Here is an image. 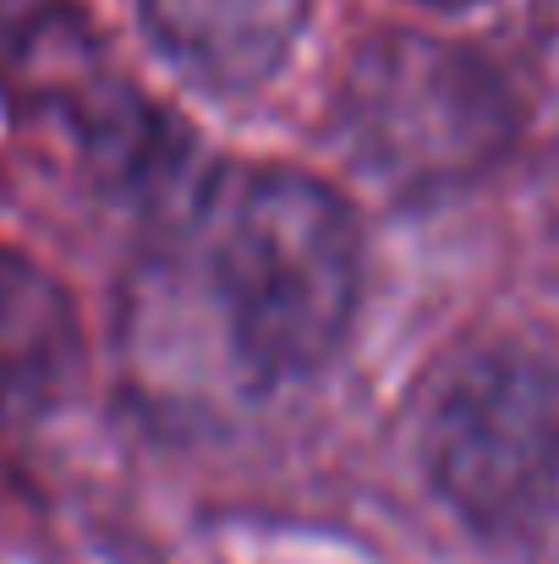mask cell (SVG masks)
<instances>
[{"instance_id":"6da1fadb","label":"cell","mask_w":559,"mask_h":564,"mask_svg":"<svg viewBox=\"0 0 559 564\" xmlns=\"http://www.w3.org/2000/svg\"><path fill=\"white\" fill-rule=\"evenodd\" d=\"M368 241L357 208L308 171L252 176L214 252L219 318L236 362L264 383H308L352 340Z\"/></svg>"},{"instance_id":"7a4b0ae2","label":"cell","mask_w":559,"mask_h":564,"mask_svg":"<svg viewBox=\"0 0 559 564\" xmlns=\"http://www.w3.org/2000/svg\"><path fill=\"white\" fill-rule=\"evenodd\" d=\"M422 466L450 521L499 554L559 543V357L477 351L428 411Z\"/></svg>"},{"instance_id":"3957f363","label":"cell","mask_w":559,"mask_h":564,"mask_svg":"<svg viewBox=\"0 0 559 564\" xmlns=\"http://www.w3.org/2000/svg\"><path fill=\"white\" fill-rule=\"evenodd\" d=\"M335 138L378 187L439 197L505 160L516 99L466 44L395 28L357 44L335 88Z\"/></svg>"},{"instance_id":"277c9868","label":"cell","mask_w":559,"mask_h":564,"mask_svg":"<svg viewBox=\"0 0 559 564\" xmlns=\"http://www.w3.org/2000/svg\"><path fill=\"white\" fill-rule=\"evenodd\" d=\"M149 44L208 94H252L297 55L313 0H132Z\"/></svg>"},{"instance_id":"5b68a950","label":"cell","mask_w":559,"mask_h":564,"mask_svg":"<svg viewBox=\"0 0 559 564\" xmlns=\"http://www.w3.org/2000/svg\"><path fill=\"white\" fill-rule=\"evenodd\" d=\"M83 383V318L72 291L28 252L0 247V433L39 427Z\"/></svg>"},{"instance_id":"8992f818","label":"cell","mask_w":559,"mask_h":564,"mask_svg":"<svg viewBox=\"0 0 559 564\" xmlns=\"http://www.w3.org/2000/svg\"><path fill=\"white\" fill-rule=\"evenodd\" d=\"M39 17H44V0H0V50L22 44Z\"/></svg>"},{"instance_id":"52a82bcc","label":"cell","mask_w":559,"mask_h":564,"mask_svg":"<svg viewBox=\"0 0 559 564\" xmlns=\"http://www.w3.org/2000/svg\"><path fill=\"white\" fill-rule=\"evenodd\" d=\"M411 6H428V11H472L483 0H411Z\"/></svg>"}]
</instances>
